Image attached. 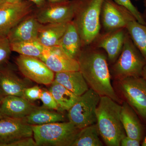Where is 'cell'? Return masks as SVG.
<instances>
[{"label": "cell", "instance_id": "cell-22", "mask_svg": "<svg viewBox=\"0 0 146 146\" xmlns=\"http://www.w3.org/2000/svg\"><path fill=\"white\" fill-rule=\"evenodd\" d=\"M48 86V90L57 103L60 111H68L79 99L80 96L54 80Z\"/></svg>", "mask_w": 146, "mask_h": 146}, {"label": "cell", "instance_id": "cell-35", "mask_svg": "<svg viewBox=\"0 0 146 146\" xmlns=\"http://www.w3.org/2000/svg\"><path fill=\"white\" fill-rule=\"evenodd\" d=\"M141 77H142L146 82V64L144 67L142 71Z\"/></svg>", "mask_w": 146, "mask_h": 146}, {"label": "cell", "instance_id": "cell-37", "mask_svg": "<svg viewBox=\"0 0 146 146\" xmlns=\"http://www.w3.org/2000/svg\"><path fill=\"white\" fill-rule=\"evenodd\" d=\"M141 145L142 146H146V135L143 139L142 143H141Z\"/></svg>", "mask_w": 146, "mask_h": 146}, {"label": "cell", "instance_id": "cell-7", "mask_svg": "<svg viewBox=\"0 0 146 146\" xmlns=\"http://www.w3.org/2000/svg\"><path fill=\"white\" fill-rule=\"evenodd\" d=\"M118 88L126 102L146 124V82L142 77H129L117 80Z\"/></svg>", "mask_w": 146, "mask_h": 146}, {"label": "cell", "instance_id": "cell-15", "mask_svg": "<svg viewBox=\"0 0 146 146\" xmlns=\"http://www.w3.org/2000/svg\"><path fill=\"white\" fill-rule=\"evenodd\" d=\"M32 81L22 78L7 65L0 67V88L5 96L22 97L24 89L32 86Z\"/></svg>", "mask_w": 146, "mask_h": 146}, {"label": "cell", "instance_id": "cell-20", "mask_svg": "<svg viewBox=\"0 0 146 146\" xmlns=\"http://www.w3.org/2000/svg\"><path fill=\"white\" fill-rule=\"evenodd\" d=\"M58 46L69 56L77 60L82 46L80 35L73 21L68 23Z\"/></svg>", "mask_w": 146, "mask_h": 146}, {"label": "cell", "instance_id": "cell-5", "mask_svg": "<svg viewBox=\"0 0 146 146\" xmlns=\"http://www.w3.org/2000/svg\"><path fill=\"white\" fill-rule=\"evenodd\" d=\"M146 64L145 58L127 31L121 54L110 70V74L116 80L129 77H141Z\"/></svg>", "mask_w": 146, "mask_h": 146}, {"label": "cell", "instance_id": "cell-13", "mask_svg": "<svg viewBox=\"0 0 146 146\" xmlns=\"http://www.w3.org/2000/svg\"><path fill=\"white\" fill-rule=\"evenodd\" d=\"M40 59L54 73L80 71L78 60L69 56L58 46L45 47Z\"/></svg>", "mask_w": 146, "mask_h": 146}, {"label": "cell", "instance_id": "cell-42", "mask_svg": "<svg viewBox=\"0 0 146 146\" xmlns=\"http://www.w3.org/2000/svg\"><path fill=\"white\" fill-rule=\"evenodd\" d=\"M136 1H141V0H135Z\"/></svg>", "mask_w": 146, "mask_h": 146}, {"label": "cell", "instance_id": "cell-9", "mask_svg": "<svg viewBox=\"0 0 146 146\" xmlns=\"http://www.w3.org/2000/svg\"><path fill=\"white\" fill-rule=\"evenodd\" d=\"M16 63L24 77L33 82L49 86L54 80L55 73L39 58L20 54Z\"/></svg>", "mask_w": 146, "mask_h": 146}, {"label": "cell", "instance_id": "cell-2", "mask_svg": "<svg viewBox=\"0 0 146 146\" xmlns=\"http://www.w3.org/2000/svg\"><path fill=\"white\" fill-rule=\"evenodd\" d=\"M121 106L106 96H101L96 110V124L100 136L108 146H119L126 136L121 120Z\"/></svg>", "mask_w": 146, "mask_h": 146}, {"label": "cell", "instance_id": "cell-1", "mask_svg": "<svg viewBox=\"0 0 146 146\" xmlns=\"http://www.w3.org/2000/svg\"><path fill=\"white\" fill-rule=\"evenodd\" d=\"M77 60L80 71L89 88L100 96H106L118 103L121 102L111 82L107 55L104 50L90 44L83 47Z\"/></svg>", "mask_w": 146, "mask_h": 146}, {"label": "cell", "instance_id": "cell-33", "mask_svg": "<svg viewBox=\"0 0 146 146\" xmlns=\"http://www.w3.org/2000/svg\"><path fill=\"white\" fill-rule=\"evenodd\" d=\"M33 3L36 6V7H39L44 5L46 3V0H27Z\"/></svg>", "mask_w": 146, "mask_h": 146}, {"label": "cell", "instance_id": "cell-16", "mask_svg": "<svg viewBox=\"0 0 146 146\" xmlns=\"http://www.w3.org/2000/svg\"><path fill=\"white\" fill-rule=\"evenodd\" d=\"M37 107L32 102L18 96H5L1 101L0 111L4 117L23 119Z\"/></svg>", "mask_w": 146, "mask_h": 146}, {"label": "cell", "instance_id": "cell-14", "mask_svg": "<svg viewBox=\"0 0 146 146\" xmlns=\"http://www.w3.org/2000/svg\"><path fill=\"white\" fill-rule=\"evenodd\" d=\"M33 136L31 125L26 122L23 119H0V146H7L18 139Z\"/></svg>", "mask_w": 146, "mask_h": 146}, {"label": "cell", "instance_id": "cell-27", "mask_svg": "<svg viewBox=\"0 0 146 146\" xmlns=\"http://www.w3.org/2000/svg\"><path fill=\"white\" fill-rule=\"evenodd\" d=\"M11 52L7 36H0V67L7 65Z\"/></svg>", "mask_w": 146, "mask_h": 146}, {"label": "cell", "instance_id": "cell-39", "mask_svg": "<svg viewBox=\"0 0 146 146\" xmlns=\"http://www.w3.org/2000/svg\"><path fill=\"white\" fill-rule=\"evenodd\" d=\"M5 2H15L21 0H3Z\"/></svg>", "mask_w": 146, "mask_h": 146}, {"label": "cell", "instance_id": "cell-17", "mask_svg": "<svg viewBox=\"0 0 146 146\" xmlns=\"http://www.w3.org/2000/svg\"><path fill=\"white\" fill-rule=\"evenodd\" d=\"M29 14L20 21L7 35L10 44L37 39L38 31L42 24L35 14Z\"/></svg>", "mask_w": 146, "mask_h": 146}, {"label": "cell", "instance_id": "cell-8", "mask_svg": "<svg viewBox=\"0 0 146 146\" xmlns=\"http://www.w3.org/2000/svg\"><path fill=\"white\" fill-rule=\"evenodd\" d=\"M34 4L21 0L5 2L0 6V36H7L10 31L23 18L32 13Z\"/></svg>", "mask_w": 146, "mask_h": 146}, {"label": "cell", "instance_id": "cell-19", "mask_svg": "<svg viewBox=\"0 0 146 146\" xmlns=\"http://www.w3.org/2000/svg\"><path fill=\"white\" fill-rule=\"evenodd\" d=\"M54 80L79 96L90 89L80 71L55 73Z\"/></svg>", "mask_w": 146, "mask_h": 146}, {"label": "cell", "instance_id": "cell-18", "mask_svg": "<svg viewBox=\"0 0 146 146\" xmlns=\"http://www.w3.org/2000/svg\"><path fill=\"white\" fill-rule=\"evenodd\" d=\"M121 120L126 136L142 141L145 127L138 114L126 102L121 105Z\"/></svg>", "mask_w": 146, "mask_h": 146}, {"label": "cell", "instance_id": "cell-38", "mask_svg": "<svg viewBox=\"0 0 146 146\" xmlns=\"http://www.w3.org/2000/svg\"><path fill=\"white\" fill-rule=\"evenodd\" d=\"M5 96L3 94L2 91L1 90V88H0V100L1 101L2 100H3V98Z\"/></svg>", "mask_w": 146, "mask_h": 146}, {"label": "cell", "instance_id": "cell-28", "mask_svg": "<svg viewBox=\"0 0 146 146\" xmlns=\"http://www.w3.org/2000/svg\"><path fill=\"white\" fill-rule=\"evenodd\" d=\"M40 100L43 103L42 107L51 110L60 111V108L52 95L48 90L42 89Z\"/></svg>", "mask_w": 146, "mask_h": 146}, {"label": "cell", "instance_id": "cell-11", "mask_svg": "<svg viewBox=\"0 0 146 146\" xmlns=\"http://www.w3.org/2000/svg\"><path fill=\"white\" fill-rule=\"evenodd\" d=\"M135 20L136 18L127 9L113 0H104L101 11L100 21L104 32L126 28L128 23Z\"/></svg>", "mask_w": 146, "mask_h": 146}, {"label": "cell", "instance_id": "cell-10", "mask_svg": "<svg viewBox=\"0 0 146 146\" xmlns=\"http://www.w3.org/2000/svg\"><path fill=\"white\" fill-rule=\"evenodd\" d=\"M74 0L60 3L46 2L35 12V17L42 24L63 23L72 21L74 16Z\"/></svg>", "mask_w": 146, "mask_h": 146}, {"label": "cell", "instance_id": "cell-12", "mask_svg": "<svg viewBox=\"0 0 146 146\" xmlns=\"http://www.w3.org/2000/svg\"><path fill=\"white\" fill-rule=\"evenodd\" d=\"M127 33L126 28L100 32L91 45L104 50L107 55L108 62L113 64L121 54Z\"/></svg>", "mask_w": 146, "mask_h": 146}, {"label": "cell", "instance_id": "cell-36", "mask_svg": "<svg viewBox=\"0 0 146 146\" xmlns=\"http://www.w3.org/2000/svg\"><path fill=\"white\" fill-rule=\"evenodd\" d=\"M68 0H48V1L52 3H60L67 1Z\"/></svg>", "mask_w": 146, "mask_h": 146}, {"label": "cell", "instance_id": "cell-3", "mask_svg": "<svg viewBox=\"0 0 146 146\" xmlns=\"http://www.w3.org/2000/svg\"><path fill=\"white\" fill-rule=\"evenodd\" d=\"M73 21L77 29L82 47L91 44L100 33L101 11L104 0H74Z\"/></svg>", "mask_w": 146, "mask_h": 146}, {"label": "cell", "instance_id": "cell-25", "mask_svg": "<svg viewBox=\"0 0 146 146\" xmlns=\"http://www.w3.org/2000/svg\"><path fill=\"white\" fill-rule=\"evenodd\" d=\"M126 29L134 44L146 60V25L135 20L128 23Z\"/></svg>", "mask_w": 146, "mask_h": 146}, {"label": "cell", "instance_id": "cell-6", "mask_svg": "<svg viewBox=\"0 0 146 146\" xmlns=\"http://www.w3.org/2000/svg\"><path fill=\"white\" fill-rule=\"evenodd\" d=\"M100 98L90 88L68 110L69 121L80 129L96 123V110Z\"/></svg>", "mask_w": 146, "mask_h": 146}, {"label": "cell", "instance_id": "cell-40", "mask_svg": "<svg viewBox=\"0 0 146 146\" xmlns=\"http://www.w3.org/2000/svg\"><path fill=\"white\" fill-rule=\"evenodd\" d=\"M5 3V2L3 0H0V6L1 5H2L4 3Z\"/></svg>", "mask_w": 146, "mask_h": 146}, {"label": "cell", "instance_id": "cell-41", "mask_svg": "<svg viewBox=\"0 0 146 146\" xmlns=\"http://www.w3.org/2000/svg\"><path fill=\"white\" fill-rule=\"evenodd\" d=\"M1 101L0 100V104H1ZM3 115H2L1 113V111H0V119H2L3 118Z\"/></svg>", "mask_w": 146, "mask_h": 146}, {"label": "cell", "instance_id": "cell-30", "mask_svg": "<svg viewBox=\"0 0 146 146\" xmlns=\"http://www.w3.org/2000/svg\"><path fill=\"white\" fill-rule=\"evenodd\" d=\"M42 89L37 85L30 86L24 89L22 97L32 102L40 100Z\"/></svg>", "mask_w": 146, "mask_h": 146}, {"label": "cell", "instance_id": "cell-26", "mask_svg": "<svg viewBox=\"0 0 146 146\" xmlns=\"http://www.w3.org/2000/svg\"><path fill=\"white\" fill-rule=\"evenodd\" d=\"M11 51L23 55L42 57L45 47L36 40L10 44Z\"/></svg>", "mask_w": 146, "mask_h": 146}, {"label": "cell", "instance_id": "cell-24", "mask_svg": "<svg viewBox=\"0 0 146 146\" xmlns=\"http://www.w3.org/2000/svg\"><path fill=\"white\" fill-rule=\"evenodd\" d=\"M97 124L80 129L72 146H102Z\"/></svg>", "mask_w": 146, "mask_h": 146}, {"label": "cell", "instance_id": "cell-29", "mask_svg": "<svg viewBox=\"0 0 146 146\" xmlns=\"http://www.w3.org/2000/svg\"><path fill=\"white\" fill-rule=\"evenodd\" d=\"M114 2L124 7L127 9L128 10L132 13V15L136 18V21L140 23L146 25L142 13H141L136 7L133 5V3L131 0H113Z\"/></svg>", "mask_w": 146, "mask_h": 146}, {"label": "cell", "instance_id": "cell-31", "mask_svg": "<svg viewBox=\"0 0 146 146\" xmlns=\"http://www.w3.org/2000/svg\"><path fill=\"white\" fill-rule=\"evenodd\" d=\"M7 146H37L34 138L32 137H26L18 139L9 144Z\"/></svg>", "mask_w": 146, "mask_h": 146}, {"label": "cell", "instance_id": "cell-21", "mask_svg": "<svg viewBox=\"0 0 146 146\" xmlns=\"http://www.w3.org/2000/svg\"><path fill=\"white\" fill-rule=\"evenodd\" d=\"M68 23L42 24L38 31L37 40L44 47L58 46Z\"/></svg>", "mask_w": 146, "mask_h": 146}, {"label": "cell", "instance_id": "cell-23", "mask_svg": "<svg viewBox=\"0 0 146 146\" xmlns=\"http://www.w3.org/2000/svg\"><path fill=\"white\" fill-rule=\"evenodd\" d=\"M23 119L26 122L31 125L60 122L65 120L62 114L42 107H36Z\"/></svg>", "mask_w": 146, "mask_h": 146}, {"label": "cell", "instance_id": "cell-4", "mask_svg": "<svg viewBox=\"0 0 146 146\" xmlns=\"http://www.w3.org/2000/svg\"><path fill=\"white\" fill-rule=\"evenodd\" d=\"M31 126L37 146H72L80 130L70 121Z\"/></svg>", "mask_w": 146, "mask_h": 146}, {"label": "cell", "instance_id": "cell-32", "mask_svg": "<svg viewBox=\"0 0 146 146\" xmlns=\"http://www.w3.org/2000/svg\"><path fill=\"white\" fill-rule=\"evenodd\" d=\"M141 141L137 139L130 138L126 136L122 139L120 143L121 146H139L141 145Z\"/></svg>", "mask_w": 146, "mask_h": 146}, {"label": "cell", "instance_id": "cell-34", "mask_svg": "<svg viewBox=\"0 0 146 146\" xmlns=\"http://www.w3.org/2000/svg\"><path fill=\"white\" fill-rule=\"evenodd\" d=\"M143 1L144 6L145 7V9L143 13H142V16H143V19L146 25V0H143Z\"/></svg>", "mask_w": 146, "mask_h": 146}]
</instances>
